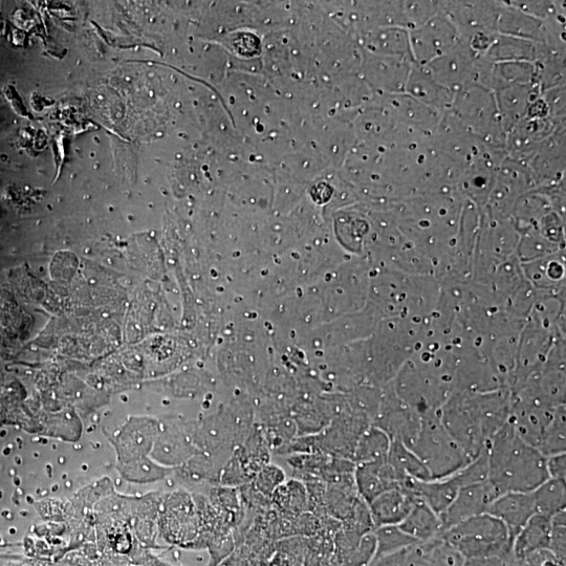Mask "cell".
I'll use <instances>...</instances> for the list:
<instances>
[{
    "label": "cell",
    "instance_id": "cell-11",
    "mask_svg": "<svg viewBox=\"0 0 566 566\" xmlns=\"http://www.w3.org/2000/svg\"><path fill=\"white\" fill-rule=\"evenodd\" d=\"M552 517L535 514L522 528L513 542L512 553L518 560H525L540 551H550Z\"/></svg>",
    "mask_w": 566,
    "mask_h": 566
},
{
    "label": "cell",
    "instance_id": "cell-20",
    "mask_svg": "<svg viewBox=\"0 0 566 566\" xmlns=\"http://www.w3.org/2000/svg\"><path fill=\"white\" fill-rule=\"evenodd\" d=\"M285 482V471L276 465L269 464L257 473L251 484L260 494L271 499L275 490Z\"/></svg>",
    "mask_w": 566,
    "mask_h": 566
},
{
    "label": "cell",
    "instance_id": "cell-9",
    "mask_svg": "<svg viewBox=\"0 0 566 566\" xmlns=\"http://www.w3.org/2000/svg\"><path fill=\"white\" fill-rule=\"evenodd\" d=\"M160 427L154 422L127 426L115 437L114 444L121 465L145 459L155 443Z\"/></svg>",
    "mask_w": 566,
    "mask_h": 566
},
{
    "label": "cell",
    "instance_id": "cell-3",
    "mask_svg": "<svg viewBox=\"0 0 566 566\" xmlns=\"http://www.w3.org/2000/svg\"><path fill=\"white\" fill-rule=\"evenodd\" d=\"M412 451L428 469L431 481L443 480L473 462L451 437L441 419L433 415L422 417L419 437Z\"/></svg>",
    "mask_w": 566,
    "mask_h": 566
},
{
    "label": "cell",
    "instance_id": "cell-21",
    "mask_svg": "<svg viewBox=\"0 0 566 566\" xmlns=\"http://www.w3.org/2000/svg\"><path fill=\"white\" fill-rule=\"evenodd\" d=\"M565 511L552 517V540L550 552L561 562L565 561Z\"/></svg>",
    "mask_w": 566,
    "mask_h": 566
},
{
    "label": "cell",
    "instance_id": "cell-17",
    "mask_svg": "<svg viewBox=\"0 0 566 566\" xmlns=\"http://www.w3.org/2000/svg\"><path fill=\"white\" fill-rule=\"evenodd\" d=\"M122 473L129 481L137 483H152L163 480L171 469L165 468L154 460L145 459L121 465Z\"/></svg>",
    "mask_w": 566,
    "mask_h": 566
},
{
    "label": "cell",
    "instance_id": "cell-13",
    "mask_svg": "<svg viewBox=\"0 0 566 566\" xmlns=\"http://www.w3.org/2000/svg\"><path fill=\"white\" fill-rule=\"evenodd\" d=\"M271 503L283 515L297 517L309 512V495L306 485L299 480H291L279 486L271 496Z\"/></svg>",
    "mask_w": 566,
    "mask_h": 566
},
{
    "label": "cell",
    "instance_id": "cell-4",
    "mask_svg": "<svg viewBox=\"0 0 566 566\" xmlns=\"http://www.w3.org/2000/svg\"><path fill=\"white\" fill-rule=\"evenodd\" d=\"M160 526L172 542L186 543L202 536L197 506L188 493L177 492L167 496L160 508Z\"/></svg>",
    "mask_w": 566,
    "mask_h": 566
},
{
    "label": "cell",
    "instance_id": "cell-12",
    "mask_svg": "<svg viewBox=\"0 0 566 566\" xmlns=\"http://www.w3.org/2000/svg\"><path fill=\"white\" fill-rule=\"evenodd\" d=\"M398 527L418 542L431 541L443 533L440 516L419 499Z\"/></svg>",
    "mask_w": 566,
    "mask_h": 566
},
{
    "label": "cell",
    "instance_id": "cell-2",
    "mask_svg": "<svg viewBox=\"0 0 566 566\" xmlns=\"http://www.w3.org/2000/svg\"><path fill=\"white\" fill-rule=\"evenodd\" d=\"M440 538L468 559L506 556L513 547L504 522L488 513L461 522L444 531Z\"/></svg>",
    "mask_w": 566,
    "mask_h": 566
},
{
    "label": "cell",
    "instance_id": "cell-22",
    "mask_svg": "<svg viewBox=\"0 0 566 566\" xmlns=\"http://www.w3.org/2000/svg\"><path fill=\"white\" fill-rule=\"evenodd\" d=\"M547 467L550 478L553 480H566V455L565 453L547 457Z\"/></svg>",
    "mask_w": 566,
    "mask_h": 566
},
{
    "label": "cell",
    "instance_id": "cell-15",
    "mask_svg": "<svg viewBox=\"0 0 566 566\" xmlns=\"http://www.w3.org/2000/svg\"><path fill=\"white\" fill-rule=\"evenodd\" d=\"M391 441L388 435L376 426L368 427L357 444L353 462L356 465L387 459Z\"/></svg>",
    "mask_w": 566,
    "mask_h": 566
},
{
    "label": "cell",
    "instance_id": "cell-8",
    "mask_svg": "<svg viewBox=\"0 0 566 566\" xmlns=\"http://www.w3.org/2000/svg\"><path fill=\"white\" fill-rule=\"evenodd\" d=\"M198 453L200 451L195 447L190 433L173 427L160 428L151 451L152 460L168 469L182 466Z\"/></svg>",
    "mask_w": 566,
    "mask_h": 566
},
{
    "label": "cell",
    "instance_id": "cell-7",
    "mask_svg": "<svg viewBox=\"0 0 566 566\" xmlns=\"http://www.w3.org/2000/svg\"><path fill=\"white\" fill-rule=\"evenodd\" d=\"M488 514L504 522L513 543L522 528L537 514L533 492H511L499 495L491 505Z\"/></svg>",
    "mask_w": 566,
    "mask_h": 566
},
{
    "label": "cell",
    "instance_id": "cell-6",
    "mask_svg": "<svg viewBox=\"0 0 566 566\" xmlns=\"http://www.w3.org/2000/svg\"><path fill=\"white\" fill-rule=\"evenodd\" d=\"M354 478L357 491L367 506L386 491L402 489L405 481L387 459L356 465Z\"/></svg>",
    "mask_w": 566,
    "mask_h": 566
},
{
    "label": "cell",
    "instance_id": "cell-14",
    "mask_svg": "<svg viewBox=\"0 0 566 566\" xmlns=\"http://www.w3.org/2000/svg\"><path fill=\"white\" fill-rule=\"evenodd\" d=\"M387 461L403 480L412 478L417 481H431L430 473L419 456L399 441H391Z\"/></svg>",
    "mask_w": 566,
    "mask_h": 566
},
{
    "label": "cell",
    "instance_id": "cell-19",
    "mask_svg": "<svg viewBox=\"0 0 566 566\" xmlns=\"http://www.w3.org/2000/svg\"><path fill=\"white\" fill-rule=\"evenodd\" d=\"M377 542V555L396 552L412 544L419 543L417 540L405 534L398 526H387L377 528L375 531Z\"/></svg>",
    "mask_w": 566,
    "mask_h": 566
},
{
    "label": "cell",
    "instance_id": "cell-16",
    "mask_svg": "<svg viewBox=\"0 0 566 566\" xmlns=\"http://www.w3.org/2000/svg\"><path fill=\"white\" fill-rule=\"evenodd\" d=\"M538 514L553 517L565 511L566 490L565 482L549 478L533 492Z\"/></svg>",
    "mask_w": 566,
    "mask_h": 566
},
{
    "label": "cell",
    "instance_id": "cell-5",
    "mask_svg": "<svg viewBox=\"0 0 566 566\" xmlns=\"http://www.w3.org/2000/svg\"><path fill=\"white\" fill-rule=\"evenodd\" d=\"M498 496L488 480L463 487L449 508L440 515L443 532L467 519L488 513Z\"/></svg>",
    "mask_w": 566,
    "mask_h": 566
},
{
    "label": "cell",
    "instance_id": "cell-1",
    "mask_svg": "<svg viewBox=\"0 0 566 566\" xmlns=\"http://www.w3.org/2000/svg\"><path fill=\"white\" fill-rule=\"evenodd\" d=\"M488 481L499 495L532 493L550 478L547 457L522 440L508 422L487 450Z\"/></svg>",
    "mask_w": 566,
    "mask_h": 566
},
{
    "label": "cell",
    "instance_id": "cell-10",
    "mask_svg": "<svg viewBox=\"0 0 566 566\" xmlns=\"http://www.w3.org/2000/svg\"><path fill=\"white\" fill-rule=\"evenodd\" d=\"M415 502L416 499L402 489L382 493L368 505L374 527L401 525Z\"/></svg>",
    "mask_w": 566,
    "mask_h": 566
},
{
    "label": "cell",
    "instance_id": "cell-18",
    "mask_svg": "<svg viewBox=\"0 0 566 566\" xmlns=\"http://www.w3.org/2000/svg\"><path fill=\"white\" fill-rule=\"evenodd\" d=\"M566 432L564 411L554 413V418L543 434L538 450L546 457L565 453Z\"/></svg>",
    "mask_w": 566,
    "mask_h": 566
}]
</instances>
